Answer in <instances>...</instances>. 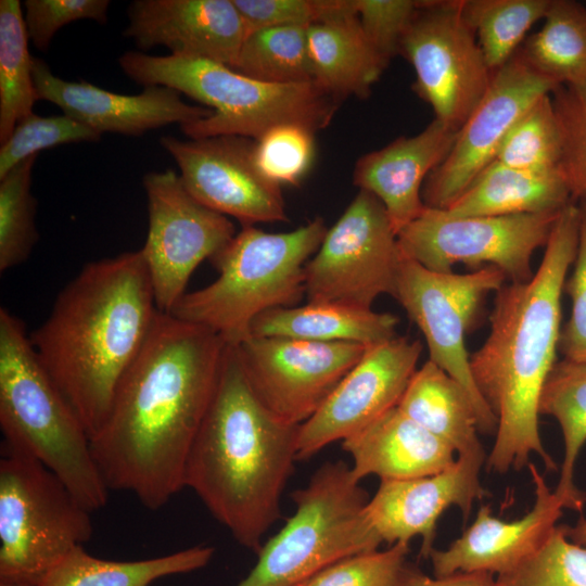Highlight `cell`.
<instances>
[{"mask_svg":"<svg viewBox=\"0 0 586 586\" xmlns=\"http://www.w3.org/2000/svg\"><path fill=\"white\" fill-rule=\"evenodd\" d=\"M342 448L352 457V473L359 482L368 475H377L381 481L430 476L456 461V451L449 444L397 406L343 440Z\"/></svg>","mask_w":586,"mask_h":586,"instance_id":"obj_24","label":"cell"},{"mask_svg":"<svg viewBox=\"0 0 586 586\" xmlns=\"http://www.w3.org/2000/svg\"><path fill=\"white\" fill-rule=\"evenodd\" d=\"M397 407L459 455L483 450L477 412L466 388L430 359L417 369Z\"/></svg>","mask_w":586,"mask_h":586,"instance_id":"obj_28","label":"cell"},{"mask_svg":"<svg viewBox=\"0 0 586 586\" xmlns=\"http://www.w3.org/2000/svg\"><path fill=\"white\" fill-rule=\"evenodd\" d=\"M247 35L282 26H304L340 17L356 11L355 0H232Z\"/></svg>","mask_w":586,"mask_h":586,"instance_id":"obj_41","label":"cell"},{"mask_svg":"<svg viewBox=\"0 0 586 586\" xmlns=\"http://www.w3.org/2000/svg\"><path fill=\"white\" fill-rule=\"evenodd\" d=\"M37 156L27 157L0 178L1 272L24 263L39 239L35 224L37 201L31 193Z\"/></svg>","mask_w":586,"mask_h":586,"instance_id":"obj_36","label":"cell"},{"mask_svg":"<svg viewBox=\"0 0 586 586\" xmlns=\"http://www.w3.org/2000/svg\"><path fill=\"white\" fill-rule=\"evenodd\" d=\"M102 133L62 114L39 116L35 113L22 119L0 148V178L29 156L48 148L98 141Z\"/></svg>","mask_w":586,"mask_h":586,"instance_id":"obj_39","label":"cell"},{"mask_svg":"<svg viewBox=\"0 0 586 586\" xmlns=\"http://www.w3.org/2000/svg\"><path fill=\"white\" fill-rule=\"evenodd\" d=\"M227 345L158 311L123 377L91 449L109 491L157 510L183 486L186 460L212 400Z\"/></svg>","mask_w":586,"mask_h":586,"instance_id":"obj_1","label":"cell"},{"mask_svg":"<svg viewBox=\"0 0 586 586\" xmlns=\"http://www.w3.org/2000/svg\"><path fill=\"white\" fill-rule=\"evenodd\" d=\"M409 544L396 543L383 551L358 553L323 569L301 586H396Z\"/></svg>","mask_w":586,"mask_h":586,"instance_id":"obj_42","label":"cell"},{"mask_svg":"<svg viewBox=\"0 0 586 586\" xmlns=\"http://www.w3.org/2000/svg\"><path fill=\"white\" fill-rule=\"evenodd\" d=\"M304 26H282L250 33L233 71L269 84L313 81Z\"/></svg>","mask_w":586,"mask_h":586,"instance_id":"obj_34","label":"cell"},{"mask_svg":"<svg viewBox=\"0 0 586 586\" xmlns=\"http://www.w3.org/2000/svg\"><path fill=\"white\" fill-rule=\"evenodd\" d=\"M460 4L494 73L514 55L531 27L545 18L551 0H460Z\"/></svg>","mask_w":586,"mask_h":586,"instance_id":"obj_33","label":"cell"},{"mask_svg":"<svg viewBox=\"0 0 586 586\" xmlns=\"http://www.w3.org/2000/svg\"><path fill=\"white\" fill-rule=\"evenodd\" d=\"M457 133L434 118L419 133L399 137L357 161L354 184L379 199L396 233L425 209L424 181L447 157Z\"/></svg>","mask_w":586,"mask_h":586,"instance_id":"obj_23","label":"cell"},{"mask_svg":"<svg viewBox=\"0 0 586 586\" xmlns=\"http://www.w3.org/2000/svg\"><path fill=\"white\" fill-rule=\"evenodd\" d=\"M539 415L560 425L564 455L556 496L563 508L582 511L586 496L575 485L577 456L586 443V361L563 359L550 371L539 398Z\"/></svg>","mask_w":586,"mask_h":586,"instance_id":"obj_30","label":"cell"},{"mask_svg":"<svg viewBox=\"0 0 586 586\" xmlns=\"http://www.w3.org/2000/svg\"><path fill=\"white\" fill-rule=\"evenodd\" d=\"M560 214L454 217L426 206L397 240L404 257L432 271L449 272L458 263L474 270L493 266L521 283L533 277L532 256L546 246Z\"/></svg>","mask_w":586,"mask_h":586,"instance_id":"obj_11","label":"cell"},{"mask_svg":"<svg viewBox=\"0 0 586 586\" xmlns=\"http://www.w3.org/2000/svg\"><path fill=\"white\" fill-rule=\"evenodd\" d=\"M327 231L320 217L280 233L242 226L211 259L218 277L186 292L170 315L211 330L228 346H239L251 337V326L260 314L296 306L303 298L305 265Z\"/></svg>","mask_w":586,"mask_h":586,"instance_id":"obj_7","label":"cell"},{"mask_svg":"<svg viewBox=\"0 0 586 586\" xmlns=\"http://www.w3.org/2000/svg\"><path fill=\"white\" fill-rule=\"evenodd\" d=\"M2 443L40 461L91 512L109 488L74 408L41 364L22 319L0 309Z\"/></svg>","mask_w":586,"mask_h":586,"instance_id":"obj_5","label":"cell"},{"mask_svg":"<svg viewBox=\"0 0 586 586\" xmlns=\"http://www.w3.org/2000/svg\"><path fill=\"white\" fill-rule=\"evenodd\" d=\"M578 204H569L556 220L533 277L504 284L495 295L491 330L470 355L475 386L497 418L486 468L496 473L521 470L532 454L548 470L556 463L543 446L539 398L556 365L561 332V296L578 243Z\"/></svg>","mask_w":586,"mask_h":586,"instance_id":"obj_2","label":"cell"},{"mask_svg":"<svg viewBox=\"0 0 586 586\" xmlns=\"http://www.w3.org/2000/svg\"><path fill=\"white\" fill-rule=\"evenodd\" d=\"M33 78L37 100L58 105L63 114L102 135L141 136L170 124H191L213 113L184 102L181 93L164 86H148L139 94L128 95L85 80H64L38 58L33 60Z\"/></svg>","mask_w":586,"mask_h":586,"instance_id":"obj_20","label":"cell"},{"mask_svg":"<svg viewBox=\"0 0 586 586\" xmlns=\"http://www.w3.org/2000/svg\"><path fill=\"white\" fill-rule=\"evenodd\" d=\"M300 425L269 411L251 388L237 348L226 347L212 400L189 450L183 486L243 547L258 552L281 517L297 460Z\"/></svg>","mask_w":586,"mask_h":586,"instance_id":"obj_4","label":"cell"},{"mask_svg":"<svg viewBox=\"0 0 586 586\" xmlns=\"http://www.w3.org/2000/svg\"><path fill=\"white\" fill-rule=\"evenodd\" d=\"M557 87L533 69L517 51L493 73L486 93L458 130L449 154L425 179L422 188L424 205L446 209L494 160L500 142L517 119Z\"/></svg>","mask_w":586,"mask_h":586,"instance_id":"obj_17","label":"cell"},{"mask_svg":"<svg viewBox=\"0 0 586 586\" xmlns=\"http://www.w3.org/2000/svg\"><path fill=\"white\" fill-rule=\"evenodd\" d=\"M314 131L300 125H281L255 140L254 160L270 181L296 184L308 171L315 154Z\"/></svg>","mask_w":586,"mask_h":586,"instance_id":"obj_40","label":"cell"},{"mask_svg":"<svg viewBox=\"0 0 586 586\" xmlns=\"http://www.w3.org/2000/svg\"><path fill=\"white\" fill-rule=\"evenodd\" d=\"M22 5L18 0L0 1V143L16 125L33 114L37 101L33 78L34 56L28 51Z\"/></svg>","mask_w":586,"mask_h":586,"instance_id":"obj_32","label":"cell"},{"mask_svg":"<svg viewBox=\"0 0 586 586\" xmlns=\"http://www.w3.org/2000/svg\"><path fill=\"white\" fill-rule=\"evenodd\" d=\"M160 144L178 165L188 192L204 206L234 217L242 226L288 221L281 186L268 180L255 164V140L165 136Z\"/></svg>","mask_w":586,"mask_h":586,"instance_id":"obj_16","label":"cell"},{"mask_svg":"<svg viewBox=\"0 0 586 586\" xmlns=\"http://www.w3.org/2000/svg\"><path fill=\"white\" fill-rule=\"evenodd\" d=\"M124 35L141 50L166 47L170 54L232 67L247 36L232 0H135Z\"/></svg>","mask_w":586,"mask_h":586,"instance_id":"obj_21","label":"cell"},{"mask_svg":"<svg viewBox=\"0 0 586 586\" xmlns=\"http://www.w3.org/2000/svg\"><path fill=\"white\" fill-rule=\"evenodd\" d=\"M397 316L339 303H308L267 310L255 318L251 336H282L373 346L396 336Z\"/></svg>","mask_w":586,"mask_h":586,"instance_id":"obj_27","label":"cell"},{"mask_svg":"<svg viewBox=\"0 0 586 586\" xmlns=\"http://www.w3.org/2000/svg\"><path fill=\"white\" fill-rule=\"evenodd\" d=\"M399 55L413 67L412 89L432 107L435 119L459 130L493 76L460 0L420 1Z\"/></svg>","mask_w":586,"mask_h":586,"instance_id":"obj_13","label":"cell"},{"mask_svg":"<svg viewBox=\"0 0 586 586\" xmlns=\"http://www.w3.org/2000/svg\"><path fill=\"white\" fill-rule=\"evenodd\" d=\"M551 99L561 135L559 170L577 203L586 199V82L561 85Z\"/></svg>","mask_w":586,"mask_h":586,"instance_id":"obj_38","label":"cell"},{"mask_svg":"<svg viewBox=\"0 0 586 586\" xmlns=\"http://www.w3.org/2000/svg\"><path fill=\"white\" fill-rule=\"evenodd\" d=\"M505 280L493 266L469 273L437 272L403 256L393 294L422 332L429 359L466 388L476 408L479 432L487 435L496 433L498 422L474 384L464 336L487 295Z\"/></svg>","mask_w":586,"mask_h":586,"instance_id":"obj_10","label":"cell"},{"mask_svg":"<svg viewBox=\"0 0 586 586\" xmlns=\"http://www.w3.org/2000/svg\"><path fill=\"white\" fill-rule=\"evenodd\" d=\"M298 586H301V585H298Z\"/></svg>","mask_w":586,"mask_h":586,"instance_id":"obj_49","label":"cell"},{"mask_svg":"<svg viewBox=\"0 0 586 586\" xmlns=\"http://www.w3.org/2000/svg\"><path fill=\"white\" fill-rule=\"evenodd\" d=\"M483 450L459 455L444 471L408 480H382L366 505L367 520L381 543L409 544L420 536V557L434 549L436 524L443 512L458 507L469 518L473 502L486 496L480 472L486 462Z\"/></svg>","mask_w":586,"mask_h":586,"instance_id":"obj_19","label":"cell"},{"mask_svg":"<svg viewBox=\"0 0 586 586\" xmlns=\"http://www.w3.org/2000/svg\"><path fill=\"white\" fill-rule=\"evenodd\" d=\"M518 53L558 86L586 82V8L551 0L542 28L524 40Z\"/></svg>","mask_w":586,"mask_h":586,"instance_id":"obj_31","label":"cell"},{"mask_svg":"<svg viewBox=\"0 0 586 586\" xmlns=\"http://www.w3.org/2000/svg\"><path fill=\"white\" fill-rule=\"evenodd\" d=\"M497 586H586V546L568 537L565 525L555 526L545 543Z\"/></svg>","mask_w":586,"mask_h":586,"instance_id":"obj_37","label":"cell"},{"mask_svg":"<svg viewBox=\"0 0 586 586\" xmlns=\"http://www.w3.org/2000/svg\"><path fill=\"white\" fill-rule=\"evenodd\" d=\"M149 229L140 249L155 304L170 314L204 259H212L235 235L229 218L198 202L173 169L143 177Z\"/></svg>","mask_w":586,"mask_h":586,"instance_id":"obj_14","label":"cell"},{"mask_svg":"<svg viewBox=\"0 0 586 586\" xmlns=\"http://www.w3.org/2000/svg\"><path fill=\"white\" fill-rule=\"evenodd\" d=\"M402 259L383 204L359 190L305 265L307 302L371 309L380 295L393 296Z\"/></svg>","mask_w":586,"mask_h":586,"instance_id":"obj_12","label":"cell"},{"mask_svg":"<svg viewBox=\"0 0 586 586\" xmlns=\"http://www.w3.org/2000/svg\"><path fill=\"white\" fill-rule=\"evenodd\" d=\"M361 29L378 54L390 64L399 54L402 39L420 1L355 0Z\"/></svg>","mask_w":586,"mask_h":586,"instance_id":"obj_43","label":"cell"},{"mask_svg":"<svg viewBox=\"0 0 586 586\" xmlns=\"http://www.w3.org/2000/svg\"><path fill=\"white\" fill-rule=\"evenodd\" d=\"M0 586H38V584L23 578L0 577Z\"/></svg>","mask_w":586,"mask_h":586,"instance_id":"obj_48","label":"cell"},{"mask_svg":"<svg viewBox=\"0 0 586 586\" xmlns=\"http://www.w3.org/2000/svg\"><path fill=\"white\" fill-rule=\"evenodd\" d=\"M307 49L313 81L340 102L368 98L388 65L366 38L357 11L310 25Z\"/></svg>","mask_w":586,"mask_h":586,"instance_id":"obj_25","label":"cell"},{"mask_svg":"<svg viewBox=\"0 0 586 586\" xmlns=\"http://www.w3.org/2000/svg\"><path fill=\"white\" fill-rule=\"evenodd\" d=\"M245 378L262 404L301 425L323 405L368 346L282 336H251L235 347Z\"/></svg>","mask_w":586,"mask_h":586,"instance_id":"obj_15","label":"cell"},{"mask_svg":"<svg viewBox=\"0 0 586 586\" xmlns=\"http://www.w3.org/2000/svg\"><path fill=\"white\" fill-rule=\"evenodd\" d=\"M578 243L573 271L564 290L571 301L570 317L560 332L558 351L564 359L586 361V199L579 201Z\"/></svg>","mask_w":586,"mask_h":586,"instance_id":"obj_45","label":"cell"},{"mask_svg":"<svg viewBox=\"0 0 586 586\" xmlns=\"http://www.w3.org/2000/svg\"><path fill=\"white\" fill-rule=\"evenodd\" d=\"M421 352L419 340L397 335L368 347L317 412L300 425L297 460L309 459L396 407Z\"/></svg>","mask_w":586,"mask_h":586,"instance_id":"obj_18","label":"cell"},{"mask_svg":"<svg viewBox=\"0 0 586 586\" xmlns=\"http://www.w3.org/2000/svg\"><path fill=\"white\" fill-rule=\"evenodd\" d=\"M561 135L551 93L540 97L511 126L493 161L532 171L559 170Z\"/></svg>","mask_w":586,"mask_h":586,"instance_id":"obj_35","label":"cell"},{"mask_svg":"<svg viewBox=\"0 0 586 586\" xmlns=\"http://www.w3.org/2000/svg\"><path fill=\"white\" fill-rule=\"evenodd\" d=\"M118 64L143 87H168L209 106L211 116L180 126L190 139L241 136L257 140L290 124L316 132L329 126L341 104L315 81L264 82L205 59L128 51Z\"/></svg>","mask_w":586,"mask_h":586,"instance_id":"obj_6","label":"cell"},{"mask_svg":"<svg viewBox=\"0 0 586 586\" xmlns=\"http://www.w3.org/2000/svg\"><path fill=\"white\" fill-rule=\"evenodd\" d=\"M527 468L535 488L533 508L520 519L505 521L492 515L488 505L482 506L448 548L432 550L429 559L435 577L476 571L498 576L515 569L545 543L564 508L534 463Z\"/></svg>","mask_w":586,"mask_h":586,"instance_id":"obj_22","label":"cell"},{"mask_svg":"<svg viewBox=\"0 0 586 586\" xmlns=\"http://www.w3.org/2000/svg\"><path fill=\"white\" fill-rule=\"evenodd\" d=\"M158 309L140 250L88 263L29 334L41 364L92 436Z\"/></svg>","mask_w":586,"mask_h":586,"instance_id":"obj_3","label":"cell"},{"mask_svg":"<svg viewBox=\"0 0 586 586\" xmlns=\"http://www.w3.org/2000/svg\"><path fill=\"white\" fill-rule=\"evenodd\" d=\"M109 0H26L25 25L28 39L46 51L58 30L78 20L107 21Z\"/></svg>","mask_w":586,"mask_h":586,"instance_id":"obj_44","label":"cell"},{"mask_svg":"<svg viewBox=\"0 0 586 586\" xmlns=\"http://www.w3.org/2000/svg\"><path fill=\"white\" fill-rule=\"evenodd\" d=\"M573 202L560 170L532 171L492 161L444 211L454 217L560 213Z\"/></svg>","mask_w":586,"mask_h":586,"instance_id":"obj_26","label":"cell"},{"mask_svg":"<svg viewBox=\"0 0 586 586\" xmlns=\"http://www.w3.org/2000/svg\"><path fill=\"white\" fill-rule=\"evenodd\" d=\"M92 532L91 511L52 471L2 443L0 577L39 584Z\"/></svg>","mask_w":586,"mask_h":586,"instance_id":"obj_9","label":"cell"},{"mask_svg":"<svg viewBox=\"0 0 586 586\" xmlns=\"http://www.w3.org/2000/svg\"><path fill=\"white\" fill-rule=\"evenodd\" d=\"M568 527V537L575 544L586 546V519H582L573 527Z\"/></svg>","mask_w":586,"mask_h":586,"instance_id":"obj_47","label":"cell"},{"mask_svg":"<svg viewBox=\"0 0 586 586\" xmlns=\"http://www.w3.org/2000/svg\"><path fill=\"white\" fill-rule=\"evenodd\" d=\"M359 483L345 462L322 464L292 494L294 514L235 586H298L342 559L378 550L382 543L367 520L369 497Z\"/></svg>","mask_w":586,"mask_h":586,"instance_id":"obj_8","label":"cell"},{"mask_svg":"<svg viewBox=\"0 0 586 586\" xmlns=\"http://www.w3.org/2000/svg\"><path fill=\"white\" fill-rule=\"evenodd\" d=\"M396 586H497L488 572H459L444 577H431L413 564L406 563Z\"/></svg>","mask_w":586,"mask_h":586,"instance_id":"obj_46","label":"cell"},{"mask_svg":"<svg viewBox=\"0 0 586 586\" xmlns=\"http://www.w3.org/2000/svg\"><path fill=\"white\" fill-rule=\"evenodd\" d=\"M213 556V547L193 546L149 559L113 561L97 558L78 546L38 586H150L162 577L202 569Z\"/></svg>","mask_w":586,"mask_h":586,"instance_id":"obj_29","label":"cell"}]
</instances>
